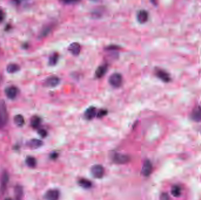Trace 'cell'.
I'll use <instances>...</instances> for the list:
<instances>
[{
    "label": "cell",
    "mask_w": 201,
    "mask_h": 200,
    "mask_svg": "<svg viewBox=\"0 0 201 200\" xmlns=\"http://www.w3.org/2000/svg\"><path fill=\"white\" fill-rule=\"evenodd\" d=\"M9 113L5 102L0 100V129L3 128L7 124Z\"/></svg>",
    "instance_id": "obj_1"
},
{
    "label": "cell",
    "mask_w": 201,
    "mask_h": 200,
    "mask_svg": "<svg viewBox=\"0 0 201 200\" xmlns=\"http://www.w3.org/2000/svg\"><path fill=\"white\" fill-rule=\"evenodd\" d=\"M123 82L122 76L119 73H114L111 75L109 78V83L114 88H119Z\"/></svg>",
    "instance_id": "obj_2"
},
{
    "label": "cell",
    "mask_w": 201,
    "mask_h": 200,
    "mask_svg": "<svg viewBox=\"0 0 201 200\" xmlns=\"http://www.w3.org/2000/svg\"><path fill=\"white\" fill-rule=\"evenodd\" d=\"M60 82V79L58 76L52 75L48 77L44 82V86L47 88H54L57 86Z\"/></svg>",
    "instance_id": "obj_3"
},
{
    "label": "cell",
    "mask_w": 201,
    "mask_h": 200,
    "mask_svg": "<svg viewBox=\"0 0 201 200\" xmlns=\"http://www.w3.org/2000/svg\"><path fill=\"white\" fill-rule=\"evenodd\" d=\"M91 171L92 176L95 178H101L105 173V170L104 167L100 164L93 166Z\"/></svg>",
    "instance_id": "obj_4"
},
{
    "label": "cell",
    "mask_w": 201,
    "mask_h": 200,
    "mask_svg": "<svg viewBox=\"0 0 201 200\" xmlns=\"http://www.w3.org/2000/svg\"><path fill=\"white\" fill-rule=\"evenodd\" d=\"M155 74L157 78H158L159 79L162 81L164 82H169L171 81V78L170 77V75L166 72L165 71L161 69H157L155 70Z\"/></svg>",
    "instance_id": "obj_5"
},
{
    "label": "cell",
    "mask_w": 201,
    "mask_h": 200,
    "mask_svg": "<svg viewBox=\"0 0 201 200\" xmlns=\"http://www.w3.org/2000/svg\"><path fill=\"white\" fill-rule=\"evenodd\" d=\"M130 157L126 155V154H119V153H116L114 154V156L112 157L113 161L115 163L117 164H125L129 162Z\"/></svg>",
    "instance_id": "obj_6"
},
{
    "label": "cell",
    "mask_w": 201,
    "mask_h": 200,
    "mask_svg": "<svg viewBox=\"0 0 201 200\" xmlns=\"http://www.w3.org/2000/svg\"><path fill=\"white\" fill-rule=\"evenodd\" d=\"M18 93V89L16 86H10L5 90V93L7 97L10 99H14L16 98Z\"/></svg>",
    "instance_id": "obj_7"
},
{
    "label": "cell",
    "mask_w": 201,
    "mask_h": 200,
    "mask_svg": "<svg viewBox=\"0 0 201 200\" xmlns=\"http://www.w3.org/2000/svg\"><path fill=\"white\" fill-rule=\"evenodd\" d=\"M152 171V164L151 161L149 160H146L143 164L142 168V173L145 177H148Z\"/></svg>",
    "instance_id": "obj_8"
},
{
    "label": "cell",
    "mask_w": 201,
    "mask_h": 200,
    "mask_svg": "<svg viewBox=\"0 0 201 200\" xmlns=\"http://www.w3.org/2000/svg\"><path fill=\"white\" fill-rule=\"evenodd\" d=\"M59 192L58 190L52 189L47 191L45 194V198L46 200H58Z\"/></svg>",
    "instance_id": "obj_9"
},
{
    "label": "cell",
    "mask_w": 201,
    "mask_h": 200,
    "mask_svg": "<svg viewBox=\"0 0 201 200\" xmlns=\"http://www.w3.org/2000/svg\"><path fill=\"white\" fill-rule=\"evenodd\" d=\"M148 12L145 9H141L137 13V19L141 24H144L147 22L148 19Z\"/></svg>",
    "instance_id": "obj_10"
},
{
    "label": "cell",
    "mask_w": 201,
    "mask_h": 200,
    "mask_svg": "<svg viewBox=\"0 0 201 200\" xmlns=\"http://www.w3.org/2000/svg\"><path fill=\"white\" fill-rule=\"evenodd\" d=\"M191 118L195 122H201V106H198L193 109L191 114Z\"/></svg>",
    "instance_id": "obj_11"
},
{
    "label": "cell",
    "mask_w": 201,
    "mask_h": 200,
    "mask_svg": "<svg viewBox=\"0 0 201 200\" xmlns=\"http://www.w3.org/2000/svg\"><path fill=\"white\" fill-rule=\"evenodd\" d=\"M81 50V45L78 42H72L68 47V50L74 55H78L79 54Z\"/></svg>",
    "instance_id": "obj_12"
},
{
    "label": "cell",
    "mask_w": 201,
    "mask_h": 200,
    "mask_svg": "<svg viewBox=\"0 0 201 200\" xmlns=\"http://www.w3.org/2000/svg\"><path fill=\"white\" fill-rule=\"evenodd\" d=\"M97 112L96 108L93 106H91L85 110L84 113V117L86 120H90L97 116Z\"/></svg>",
    "instance_id": "obj_13"
},
{
    "label": "cell",
    "mask_w": 201,
    "mask_h": 200,
    "mask_svg": "<svg viewBox=\"0 0 201 200\" xmlns=\"http://www.w3.org/2000/svg\"><path fill=\"white\" fill-rule=\"evenodd\" d=\"M9 174L5 172L2 175V177L1 179V186H0V192H4L5 191L7 184L9 183Z\"/></svg>",
    "instance_id": "obj_14"
},
{
    "label": "cell",
    "mask_w": 201,
    "mask_h": 200,
    "mask_svg": "<svg viewBox=\"0 0 201 200\" xmlns=\"http://www.w3.org/2000/svg\"><path fill=\"white\" fill-rule=\"evenodd\" d=\"M108 66L105 64L102 65L98 67L95 71V76L98 78H102L107 72Z\"/></svg>",
    "instance_id": "obj_15"
},
{
    "label": "cell",
    "mask_w": 201,
    "mask_h": 200,
    "mask_svg": "<svg viewBox=\"0 0 201 200\" xmlns=\"http://www.w3.org/2000/svg\"><path fill=\"white\" fill-rule=\"evenodd\" d=\"M28 144L29 146L32 149H38L42 146L43 144V142L39 139H34L30 141Z\"/></svg>",
    "instance_id": "obj_16"
},
{
    "label": "cell",
    "mask_w": 201,
    "mask_h": 200,
    "mask_svg": "<svg viewBox=\"0 0 201 200\" xmlns=\"http://www.w3.org/2000/svg\"><path fill=\"white\" fill-rule=\"evenodd\" d=\"M20 70V67L16 64H10L7 67V71L9 74H14Z\"/></svg>",
    "instance_id": "obj_17"
},
{
    "label": "cell",
    "mask_w": 201,
    "mask_h": 200,
    "mask_svg": "<svg viewBox=\"0 0 201 200\" xmlns=\"http://www.w3.org/2000/svg\"><path fill=\"white\" fill-rule=\"evenodd\" d=\"M182 187L179 185H174L172 186L171 189V193L173 196L178 197L181 195L182 193Z\"/></svg>",
    "instance_id": "obj_18"
},
{
    "label": "cell",
    "mask_w": 201,
    "mask_h": 200,
    "mask_svg": "<svg viewBox=\"0 0 201 200\" xmlns=\"http://www.w3.org/2000/svg\"><path fill=\"white\" fill-rule=\"evenodd\" d=\"M59 55L58 53L54 52L53 53L50 57L48 60V64L50 66H55L58 60Z\"/></svg>",
    "instance_id": "obj_19"
},
{
    "label": "cell",
    "mask_w": 201,
    "mask_h": 200,
    "mask_svg": "<svg viewBox=\"0 0 201 200\" xmlns=\"http://www.w3.org/2000/svg\"><path fill=\"white\" fill-rule=\"evenodd\" d=\"M78 184L81 187L85 189H88L92 187V183L89 180L85 178L80 179L78 181Z\"/></svg>",
    "instance_id": "obj_20"
},
{
    "label": "cell",
    "mask_w": 201,
    "mask_h": 200,
    "mask_svg": "<svg viewBox=\"0 0 201 200\" xmlns=\"http://www.w3.org/2000/svg\"><path fill=\"white\" fill-rule=\"evenodd\" d=\"M41 123V119L40 117L34 116L31 118V125L34 129L38 128L40 125Z\"/></svg>",
    "instance_id": "obj_21"
},
{
    "label": "cell",
    "mask_w": 201,
    "mask_h": 200,
    "mask_svg": "<svg viewBox=\"0 0 201 200\" xmlns=\"http://www.w3.org/2000/svg\"><path fill=\"white\" fill-rule=\"evenodd\" d=\"M14 121L15 124L18 127H22L25 123L24 118L21 115H17L14 117Z\"/></svg>",
    "instance_id": "obj_22"
},
{
    "label": "cell",
    "mask_w": 201,
    "mask_h": 200,
    "mask_svg": "<svg viewBox=\"0 0 201 200\" xmlns=\"http://www.w3.org/2000/svg\"><path fill=\"white\" fill-rule=\"evenodd\" d=\"M15 195L16 200H21L23 195V190L21 186L17 185L15 187Z\"/></svg>",
    "instance_id": "obj_23"
},
{
    "label": "cell",
    "mask_w": 201,
    "mask_h": 200,
    "mask_svg": "<svg viewBox=\"0 0 201 200\" xmlns=\"http://www.w3.org/2000/svg\"><path fill=\"white\" fill-rule=\"evenodd\" d=\"M25 163L29 167L34 168L37 165V160L33 157H27L25 160Z\"/></svg>",
    "instance_id": "obj_24"
},
{
    "label": "cell",
    "mask_w": 201,
    "mask_h": 200,
    "mask_svg": "<svg viewBox=\"0 0 201 200\" xmlns=\"http://www.w3.org/2000/svg\"><path fill=\"white\" fill-rule=\"evenodd\" d=\"M108 113V111L106 109H100L97 113V117L98 118H102L105 116H106Z\"/></svg>",
    "instance_id": "obj_25"
},
{
    "label": "cell",
    "mask_w": 201,
    "mask_h": 200,
    "mask_svg": "<svg viewBox=\"0 0 201 200\" xmlns=\"http://www.w3.org/2000/svg\"><path fill=\"white\" fill-rule=\"evenodd\" d=\"M38 134L41 137H45L47 136V132L45 130V129H41L38 130Z\"/></svg>",
    "instance_id": "obj_26"
},
{
    "label": "cell",
    "mask_w": 201,
    "mask_h": 200,
    "mask_svg": "<svg viewBox=\"0 0 201 200\" xmlns=\"http://www.w3.org/2000/svg\"><path fill=\"white\" fill-rule=\"evenodd\" d=\"M50 29V28L49 27L45 28L44 29H43L42 32L40 33L41 34V36H46L48 33H49Z\"/></svg>",
    "instance_id": "obj_27"
},
{
    "label": "cell",
    "mask_w": 201,
    "mask_h": 200,
    "mask_svg": "<svg viewBox=\"0 0 201 200\" xmlns=\"http://www.w3.org/2000/svg\"><path fill=\"white\" fill-rule=\"evenodd\" d=\"M160 200H169V196L167 193H162L160 197Z\"/></svg>",
    "instance_id": "obj_28"
},
{
    "label": "cell",
    "mask_w": 201,
    "mask_h": 200,
    "mask_svg": "<svg viewBox=\"0 0 201 200\" xmlns=\"http://www.w3.org/2000/svg\"><path fill=\"white\" fill-rule=\"evenodd\" d=\"M4 17H5V16H4V12H3L2 10L0 9V23H1L4 19Z\"/></svg>",
    "instance_id": "obj_29"
},
{
    "label": "cell",
    "mask_w": 201,
    "mask_h": 200,
    "mask_svg": "<svg viewBox=\"0 0 201 200\" xmlns=\"http://www.w3.org/2000/svg\"><path fill=\"white\" fill-rule=\"evenodd\" d=\"M51 158L52 159H55V158H57L58 157V154L57 153H52L50 156Z\"/></svg>",
    "instance_id": "obj_30"
},
{
    "label": "cell",
    "mask_w": 201,
    "mask_h": 200,
    "mask_svg": "<svg viewBox=\"0 0 201 200\" xmlns=\"http://www.w3.org/2000/svg\"><path fill=\"white\" fill-rule=\"evenodd\" d=\"M5 200H12L11 198H5Z\"/></svg>",
    "instance_id": "obj_31"
},
{
    "label": "cell",
    "mask_w": 201,
    "mask_h": 200,
    "mask_svg": "<svg viewBox=\"0 0 201 200\" xmlns=\"http://www.w3.org/2000/svg\"><path fill=\"white\" fill-rule=\"evenodd\" d=\"M67 2V4H68V3H69V2ZM71 2V3H73V2Z\"/></svg>",
    "instance_id": "obj_32"
}]
</instances>
